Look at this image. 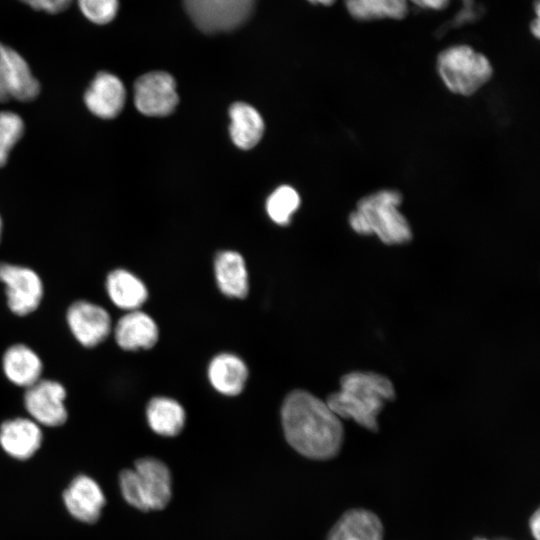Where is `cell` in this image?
<instances>
[{"mask_svg":"<svg viewBox=\"0 0 540 540\" xmlns=\"http://www.w3.org/2000/svg\"><path fill=\"white\" fill-rule=\"evenodd\" d=\"M285 438L301 455L313 460L335 457L343 444L342 420L326 401L305 390L289 393L281 408Z\"/></svg>","mask_w":540,"mask_h":540,"instance_id":"6da1fadb","label":"cell"},{"mask_svg":"<svg viewBox=\"0 0 540 540\" xmlns=\"http://www.w3.org/2000/svg\"><path fill=\"white\" fill-rule=\"evenodd\" d=\"M396 397L393 382L374 371H352L340 379V389L327 397L326 403L342 420H353L376 432L378 416L384 406Z\"/></svg>","mask_w":540,"mask_h":540,"instance_id":"7a4b0ae2","label":"cell"},{"mask_svg":"<svg viewBox=\"0 0 540 540\" xmlns=\"http://www.w3.org/2000/svg\"><path fill=\"white\" fill-rule=\"evenodd\" d=\"M403 196L396 189H381L356 203L348 222L362 236H376L386 245H403L413 237L410 223L400 211Z\"/></svg>","mask_w":540,"mask_h":540,"instance_id":"3957f363","label":"cell"},{"mask_svg":"<svg viewBox=\"0 0 540 540\" xmlns=\"http://www.w3.org/2000/svg\"><path fill=\"white\" fill-rule=\"evenodd\" d=\"M124 500L141 511L160 510L172 497V478L167 465L154 457L138 459L134 468L119 474Z\"/></svg>","mask_w":540,"mask_h":540,"instance_id":"277c9868","label":"cell"},{"mask_svg":"<svg viewBox=\"0 0 540 540\" xmlns=\"http://www.w3.org/2000/svg\"><path fill=\"white\" fill-rule=\"evenodd\" d=\"M437 72L445 87L460 96H471L492 77L489 59L466 44L441 51L436 61Z\"/></svg>","mask_w":540,"mask_h":540,"instance_id":"5b68a950","label":"cell"},{"mask_svg":"<svg viewBox=\"0 0 540 540\" xmlns=\"http://www.w3.org/2000/svg\"><path fill=\"white\" fill-rule=\"evenodd\" d=\"M257 0H183L192 22L205 33L227 32L243 25Z\"/></svg>","mask_w":540,"mask_h":540,"instance_id":"8992f818","label":"cell"},{"mask_svg":"<svg viewBox=\"0 0 540 540\" xmlns=\"http://www.w3.org/2000/svg\"><path fill=\"white\" fill-rule=\"evenodd\" d=\"M0 282L5 285L7 305L15 315L25 316L39 307L44 288L33 269L1 262Z\"/></svg>","mask_w":540,"mask_h":540,"instance_id":"52a82bcc","label":"cell"},{"mask_svg":"<svg viewBox=\"0 0 540 540\" xmlns=\"http://www.w3.org/2000/svg\"><path fill=\"white\" fill-rule=\"evenodd\" d=\"M40 92V84L27 61L13 48L0 42V102L11 99L31 101Z\"/></svg>","mask_w":540,"mask_h":540,"instance_id":"ba28073f","label":"cell"},{"mask_svg":"<svg viewBox=\"0 0 540 540\" xmlns=\"http://www.w3.org/2000/svg\"><path fill=\"white\" fill-rule=\"evenodd\" d=\"M65 398L66 390L60 382L40 379L26 388L24 406L31 419L40 426L58 427L63 425L68 417Z\"/></svg>","mask_w":540,"mask_h":540,"instance_id":"9c48e42d","label":"cell"},{"mask_svg":"<svg viewBox=\"0 0 540 540\" xmlns=\"http://www.w3.org/2000/svg\"><path fill=\"white\" fill-rule=\"evenodd\" d=\"M134 103L146 116L171 114L178 103L176 82L163 71H153L140 76L134 84Z\"/></svg>","mask_w":540,"mask_h":540,"instance_id":"30bf717a","label":"cell"},{"mask_svg":"<svg viewBox=\"0 0 540 540\" xmlns=\"http://www.w3.org/2000/svg\"><path fill=\"white\" fill-rule=\"evenodd\" d=\"M66 320L75 339L87 348L103 342L112 328L109 313L100 305L86 300L73 302L67 309Z\"/></svg>","mask_w":540,"mask_h":540,"instance_id":"8fae6325","label":"cell"},{"mask_svg":"<svg viewBox=\"0 0 540 540\" xmlns=\"http://www.w3.org/2000/svg\"><path fill=\"white\" fill-rule=\"evenodd\" d=\"M63 502L71 516L80 522L92 524L99 519L106 498L92 477L80 474L64 490Z\"/></svg>","mask_w":540,"mask_h":540,"instance_id":"7c38bea8","label":"cell"},{"mask_svg":"<svg viewBox=\"0 0 540 540\" xmlns=\"http://www.w3.org/2000/svg\"><path fill=\"white\" fill-rule=\"evenodd\" d=\"M126 100V90L120 78L112 73L98 72L84 93L87 109L102 119L117 117Z\"/></svg>","mask_w":540,"mask_h":540,"instance_id":"4fadbf2b","label":"cell"},{"mask_svg":"<svg viewBox=\"0 0 540 540\" xmlns=\"http://www.w3.org/2000/svg\"><path fill=\"white\" fill-rule=\"evenodd\" d=\"M43 441L41 427L31 418L8 419L0 425V446L17 460L31 458Z\"/></svg>","mask_w":540,"mask_h":540,"instance_id":"5bb4252c","label":"cell"},{"mask_svg":"<svg viewBox=\"0 0 540 540\" xmlns=\"http://www.w3.org/2000/svg\"><path fill=\"white\" fill-rule=\"evenodd\" d=\"M158 333L155 321L139 309L128 311L114 328L117 344L128 351L150 349L157 342Z\"/></svg>","mask_w":540,"mask_h":540,"instance_id":"9a60e30c","label":"cell"},{"mask_svg":"<svg viewBox=\"0 0 540 540\" xmlns=\"http://www.w3.org/2000/svg\"><path fill=\"white\" fill-rule=\"evenodd\" d=\"M384 529L376 514L366 509L345 512L326 540H383Z\"/></svg>","mask_w":540,"mask_h":540,"instance_id":"2e32d148","label":"cell"},{"mask_svg":"<svg viewBox=\"0 0 540 540\" xmlns=\"http://www.w3.org/2000/svg\"><path fill=\"white\" fill-rule=\"evenodd\" d=\"M2 367L7 379L16 386L28 388L41 379L43 363L29 346L14 344L3 354Z\"/></svg>","mask_w":540,"mask_h":540,"instance_id":"e0dca14e","label":"cell"},{"mask_svg":"<svg viewBox=\"0 0 540 540\" xmlns=\"http://www.w3.org/2000/svg\"><path fill=\"white\" fill-rule=\"evenodd\" d=\"M247 376L246 364L234 354H218L208 366V378L211 385L224 395H238L245 386Z\"/></svg>","mask_w":540,"mask_h":540,"instance_id":"ac0fdd59","label":"cell"},{"mask_svg":"<svg viewBox=\"0 0 540 540\" xmlns=\"http://www.w3.org/2000/svg\"><path fill=\"white\" fill-rule=\"evenodd\" d=\"M106 291L112 303L126 311L138 310L147 300L145 284L125 269H115L106 278Z\"/></svg>","mask_w":540,"mask_h":540,"instance_id":"d6986e66","label":"cell"},{"mask_svg":"<svg viewBox=\"0 0 540 540\" xmlns=\"http://www.w3.org/2000/svg\"><path fill=\"white\" fill-rule=\"evenodd\" d=\"M215 277L223 294L244 298L248 293V274L243 257L235 251H222L214 262Z\"/></svg>","mask_w":540,"mask_h":540,"instance_id":"ffe728a7","label":"cell"},{"mask_svg":"<svg viewBox=\"0 0 540 540\" xmlns=\"http://www.w3.org/2000/svg\"><path fill=\"white\" fill-rule=\"evenodd\" d=\"M230 136L240 149L253 148L264 132V122L260 113L251 105L236 102L230 106Z\"/></svg>","mask_w":540,"mask_h":540,"instance_id":"44dd1931","label":"cell"},{"mask_svg":"<svg viewBox=\"0 0 540 540\" xmlns=\"http://www.w3.org/2000/svg\"><path fill=\"white\" fill-rule=\"evenodd\" d=\"M146 417L150 428L161 436H176L185 424L183 407L168 397L152 398L146 408Z\"/></svg>","mask_w":540,"mask_h":540,"instance_id":"7402d4cb","label":"cell"},{"mask_svg":"<svg viewBox=\"0 0 540 540\" xmlns=\"http://www.w3.org/2000/svg\"><path fill=\"white\" fill-rule=\"evenodd\" d=\"M348 13L359 21L399 20L408 13V0H344Z\"/></svg>","mask_w":540,"mask_h":540,"instance_id":"603a6c76","label":"cell"},{"mask_svg":"<svg viewBox=\"0 0 540 540\" xmlns=\"http://www.w3.org/2000/svg\"><path fill=\"white\" fill-rule=\"evenodd\" d=\"M300 197L297 191L288 185L275 189L268 197L266 210L269 217L279 225L290 222L292 214L299 208Z\"/></svg>","mask_w":540,"mask_h":540,"instance_id":"cb8c5ba5","label":"cell"},{"mask_svg":"<svg viewBox=\"0 0 540 540\" xmlns=\"http://www.w3.org/2000/svg\"><path fill=\"white\" fill-rule=\"evenodd\" d=\"M24 133L22 118L9 111L0 112V167L4 166L9 153Z\"/></svg>","mask_w":540,"mask_h":540,"instance_id":"d4e9b609","label":"cell"},{"mask_svg":"<svg viewBox=\"0 0 540 540\" xmlns=\"http://www.w3.org/2000/svg\"><path fill=\"white\" fill-rule=\"evenodd\" d=\"M77 4L81 14L96 25L113 21L119 9L118 0H77Z\"/></svg>","mask_w":540,"mask_h":540,"instance_id":"484cf974","label":"cell"},{"mask_svg":"<svg viewBox=\"0 0 540 540\" xmlns=\"http://www.w3.org/2000/svg\"><path fill=\"white\" fill-rule=\"evenodd\" d=\"M34 10L57 14L66 10L73 0H19Z\"/></svg>","mask_w":540,"mask_h":540,"instance_id":"4316f807","label":"cell"},{"mask_svg":"<svg viewBox=\"0 0 540 540\" xmlns=\"http://www.w3.org/2000/svg\"><path fill=\"white\" fill-rule=\"evenodd\" d=\"M409 3L429 10H441L448 6L451 0H408Z\"/></svg>","mask_w":540,"mask_h":540,"instance_id":"83f0119b","label":"cell"},{"mask_svg":"<svg viewBox=\"0 0 540 540\" xmlns=\"http://www.w3.org/2000/svg\"><path fill=\"white\" fill-rule=\"evenodd\" d=\"M529 527L530 531L535 538V540H539L540 536V514L539 510L537 509L531 516L529 521Z\"/></svg>","mask_w":540,"mask_h":540,"instance_id":"f1b7e54d","label":"cell"},{"mask_svg":"<svg viewBox=\"0 0 540 540\" xmlns=\"http://www.w3.org/2000/svg\"><path fill=\"white\" fill-rule=\"evenodd\" d=\"M530 29L534 37L538 38L540 34L539 16H536V18L532 20Z\"/></svg>","mask_w":540,"mask_h":540,"instance_id":"f546056e","label":"cell"},{"mask_svg":"<svg viewBox=\"0 0 540 540\" xmlns=\"http://www.w3.org/2000/svg\"><path fill=\"white\" fill-rule=\"evenodd\" d=\"M308 1H310V2L313 3V4L331 5V4H333L336 0H308Z\"/></svg>","mask_w":540,"mask_h":540,"instance_id":"4dcf8cb0","label":"cell"},{"mask_svg":"<svg viewBox=\"0 0 540 540\" xmlns=\"http://www.w3.org/2000/svg\"><path fill=\"white\" fill-rule=\"evenodd\" d=\"M2 226H3V225H2V219H1V217H0V239H1V235H2Z\"/></svg>","mask_w":540,"mask_h":540,"instance_id":"1f68e13d","label":"cell"},{"mask_svg":"<svg viewBox=\"0 0 540 540\" xmlns=\"http://www.w3.org/2000/svg\"><path fill=\"white\" fill-rule=\"evenodd\" d=\"M474 540H488V539L477 537V538H475ZM505 540H506V539H505Z\"/></svg>","mask_w":540,"mask_h":540,"instance_id":"d6a6232c","label":"cell"}]
</instances>
